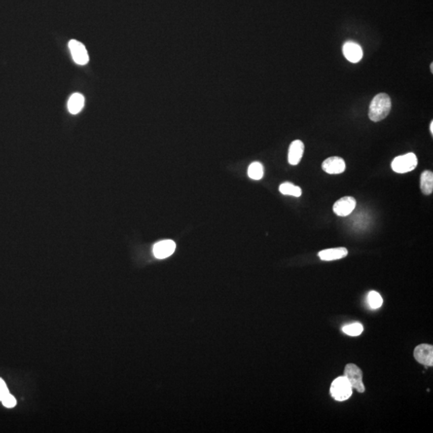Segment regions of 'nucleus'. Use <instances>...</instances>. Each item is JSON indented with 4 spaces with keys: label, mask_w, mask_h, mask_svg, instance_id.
<instances>
[{
    "label": "nucleus",
    "mask_w": 433,
    "mask_h": 433,
    "mask_svg": "<svg viewBox=\"0 0 433 433\" xmlns=\"http://www.w3.org/2000/svg\"><path fill=\"white\" fill-rule=\"evenodd\" d=\"M391 110V98L386 93H379L373 98L369 107V118L374 122L385 119Z\"/></svg>",
    "instance_id": "obj_1"
},
{
    "label": "nucleus",
    "mask_w": 433,
    "mask_h": 433,
    "mask_svg": "<svg viewBox=\"0 0 433 433\" xmlns=\"http://www.w3.org/2000/svg\"><path fill=\"white\" fill-rule=\"evenodd\" d=\"M417 165L418 159L416 154L408 153L395 157L391 162V169L397 173H406L414 170Z\"/></svg>",
    "instance_id": "obj_2"
},
{
    "label": "nucleus",
    "mask_w": 433,
    "mask_h": 433,
    "mask_svg": "<svg viewBox=\"0 0 433 433\" xmlns=\"http://www.w3.org/2000/svg\"><path fill=\"white\" fill-rule=\"evenodd\" d=\"M352 387L345 376H340L332 382L331 393L334 399L338 401L348 400L352 395Z\"/></svg>",
    "instance_id": "obj_3"
},
{
    "label": "nucleus",
    "mask_w": 433,
    "mask_h": 433,
    "mask_svg": "<svg viewBox=\"0 0 433 433\" xmlns=\"http://www.w3.org/2000/svg\"><path fill=\"white\" fill-rule=\"evenodd\" d=\"M344 376L347 378L352 388H355L358 392H364L365 387L363 383V373L360 368H358L355 364H347L344 370Z\"/></svg>",
    "instance_id": "obj_4"
},
{
    "label": "nucleus",
    "mask_w": 433,
    "mask_h": 433,
    "mask_svg": "<svg viewBox=\"0 0 433 433\" xmlns=\"http://www.w3.org/2000/svg\"><path fill=\"white\" fill-rule=\"evenodd\" d=\"M68 47H69L73 60L77 64L85 65L88 63L89 57H88V52L82 43L79 42L76 40H71L68 44Z\"/></svg>",
    "instance_id": "obj_5"
},
{
    "label": "nucleus",
    "mask_w": 433,
    "mask_h": 433,
    "mask_svg": "<svg viewBox=\"0 0 433 433\" xmlns=\"http://www.w3.org/2000/svg\"><path fill=\"white\" fill-rule=\"evenodd\" d=\"M356 206V201L352 197H343L333 205L334 213L339 216H347L352 213Z\"/></svg>",
    "instance_id": "obj_6"
},
{
    "label": "nucleus",
    "mask_w": 433,
    "mask_h": 433,
    "mask_svg": "<svg viewBox=\"0 0 433 433\" xmlns=\"http://www.w3.org/2000/svg\"><path fill=\"white\" fill-rule=\"evenodd\" d=\"M414 357L416 360L425 366L433 365V347L428 344H420L415 348Z\"/></svg>",
    "instance_id": "obj_7"
},
{
    "label": "nucleus",
    "mask_w": 433,
    "mask_h": 433,
    "mask_svg": "<svg viewBox=\"0 0 433 433\" xmlns=\"http://www.w3.org/2000/svg\"><path fill=\"white\" fill-rule=\"evenodd\" d=\"M322 168L329 174H340L345 171V161L341 157H329L322 162Z\"/></svg>",
    "instance_id": "obj_8"
},
{
    "label": "nucleus",
    "mask_w": 433,
    "mask_h": 433,
    "mask_svg": "<svg viewBox=\"0 0 433 433\" xmlns=\"http://www.w3.org/2000/svg\"><path fill=\"white\" fill-rule=\"evenodd\" d=\"M176 243L172 240L157 242L154 246V255L157 259H164L174 253Z\"/></svg>",
    "instance_id": "obj_9"
},
{
    "label": "nucleus",
    "mask_w": 433,
    "mask_h": 433,
    "mask_svg": "<svg viewBox=\"0 0 433 433\" xmlns=\"http://www.w3.org/2000/svg\"><path fill=\"white\" fill-rule=\"evenodd\" d=\"M343 53L346 59L351 63H358L363 58L362 48L356 43L351 41L344 44Z\"/></svg>",
    "instance_id": "obj_10"
},
{
    "label": "nucleus",
    "mask_w": 433,
    "mask_h": 433,
    "mask_svg": "<svg viewBox=\"0 0 433 433\" xmlns=\"http://www.w3.org/2000/svg\"><path fill=\"white\" fill-rule=\"evenodd\" d=\"M304 153V144L299 140H294L289 148L288 162L292 165H297L301 161Z\"/></svg>",
    "instance_id": "obj_11"
},
{
    "label": "nucleus",
    "mask_w": 433,
    "mask_h": 433,
    "mask_svg": "<svg viewBox=\"0 0 433 433\" xmlns=\"http://www.w3.org/2000/svg\"><path fill=\"white\" fill-rule=\"evenodd\" d=\"M348 250L344 247L323 249L318 253V257L322 261H335L347 257Z\"/></svg>",
    "instance_id": "obj_12"
},
{
    "label": "nucleus",
    "mask_w": 433,
    "mask_h": 433,
    "mask_svg": "<svg viewBox=\"0 0 433 433\" xmlns=\"http://www.w3.org/2000/svg\"><path fill=\"white\" fill-rule=\"evenodd\" d=\"M85 105V97L81 93L71 95L67 102V109L71 114H77L82 110Z\"/></svg>",
    "instance_id": "obj_13"
},
{
    "label": "nucleus",
    "mask_w": 433,
    "mask_h": 433,
    "mask_svg": "<svg viewBox=\"0 0 433 433\" xmlns=\"http://www.w3.org/2000/svg\"><path fill=\"white\" fill-rule=\"evenodd\" d=\"M420 189L423 194L430 195L433 191V173L429 170L424 171L420 176Z\"/></svg>",
    "instance_id": "obj_14"
},
{
    "label": "nucleus",
    "mask_w": 433,
    "mask_h": 433,
    "mask_svg": "<svg viewBox=\"0 0 433 433\" xmlns=\"http://www.w3.org/2000/svg\"><path fill=\"white\" fill-rule=\"evenodd\" d=\"M279 191L283 195L293 196L295 198H299L302 195L301 188L290 182H285L280 185Z\"/></svg>",
    "instance_id": "obj_15"
},
{
    "label": "nucleus",
    "mask_w": 433,
    "mask_h": 433,
    "mask_svg": "<svg viewBox=\"0 0 433 433\" xmlns=\"http://www.w3.org/2000/svg\"><path fill=\"white\" fill-rule=\"evenodd\" d=\"M263 175H264V169H263V165L260 162L255 161L250 164L248 168V176L250 178L253 180H260L263 178Z\"/></svg>",
    "instance_id": "obj_16"
},
{
    "label": "nucleus",
    "mask_w": 433,
    "mask_h": 433,
    "mask_svg": "<svg viewBox=\"0 0 433 433\" xmlns=\"http://www.w3.org/2000/svg\"><path fill=\"white\" fill-rule=\"evenodd\" d=\"M364 331L363 325L359 322L348 324L343 327V332L350 336H358L362 334Z\"/></svg>",
    "instance_id": "obj_17"
},
{
    "label": "nucleus",
    "mask_w": 433,
    "mask_h": 433,
    "mask_svg": "<svg viewBox=\"0 0 433 433\" xmlns=\"http://www.w3.org/2000/svg\"><path fill=\"white\" fill-rule=\"evenodd\" d=\"M368 302L371 308L378 309L380 308L383 304V299L380 294L372 291L368 294Z\"/></svg>",
    "instance_id": "obj_18"
},
{
    "label": "nucleus",
    "mask_w": 433,
    "mask_h": 433,
    "mask_svg": "<svg viewBox=\"0 0 433 433\" xmlns=\"http://www.w3.org/2000/svg\"><path fill=\"white\" fill-rule=\"evenodd\" d=\"M1 401H2L4 406L8 408H14L16 405V398L13 395H11L10 393L5 395Z\"/></svg>",
    "instance_id": "obj_19"
},
{
    "label": "nucleus",
    "mask_w": 433,
    "mask_h": 433,
    "mask_svg": "<svg viewBox=\"0 0 433 433\" xmlns=\"http://www.w3.org/2000/svg\"><path fill=\"white\" fill-rule=\"evenodd\" d=\"M8 393H9V391H8L6 383L0 378V401H2L3 398L5 395H8Z\"/></svg>",
    "instance_id": "obj_20"
},
{
    "label": "nucleus",
    "mask_w": 433,
    "mask_h": 433,
    "mask_svg": "<svg viewBox=\"0 0 433 433\" xmlns=\"http://www.w3.org/2000/svg\"><path fill=\"white\" fill-rule=\"evenodd\" d=\"M430 132H431V134L433 135V121H431V124H430Z\"/></svg>",
    "instance_id": "obj_21"
},
{
    "label": "nucleus",
    "mask_w": 433,
    "mask_h": 433,
    "mask_svg": "<svg viewBox=\"0 0 433 433\" xmlns=\"http://www.w3.org/2000/svg\"><path fill=\"white\" fill-rule=\"evenodd\" d=\"M430 69H431V73H433V63H431V65H430Z\"/></svg>",
    "instance_id": "obj_22"
}]
</instances>
